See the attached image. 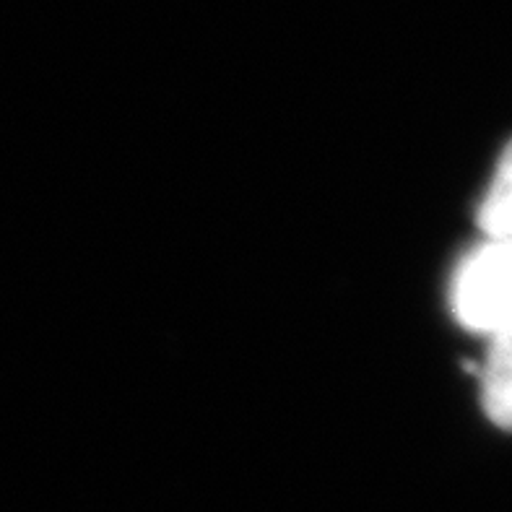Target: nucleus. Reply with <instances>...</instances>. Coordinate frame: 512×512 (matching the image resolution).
<instances>
[{"mask_svg":"<svg viewBox=\"0 0 512 512\" xmlns=\"http://www.w3.org/2000/svg\"><path fill=\"white\" fill-rule=\"evenodd\" d=\"M450 307L468 331L497 336L512 325V240H487L458 263Z\"/></svg>","mask_w":512,"mask_h":512,"instance_id":"nucleus-1","label":"nucleus"},{"mask_svg":"<svg viewBox=\"0 0 512 512\" xmlns=\"http://www.w3.org/2000/svg\"><path fill=\"white\" fill-rule=\"evenodd\" d=\"M484 411L497 427L512 429V325L492 336L487 364L481 370Z\"/></svg>","mask_w":512,"mask_h":512,"instance_id":"nucleus-2","label":"nucleus"},{"mask_svg":"<svg viewBox=\"0 0 512 512\" xmlns=\"http://www.w3.org/2000/svg\"><path fill=\"white\" fill-rule=\"evenodd\" d=\"M479 227L487 240H512V141L502 151L479 208Z\"/></svg>","mask_w":512,"mask_h":512,"instance_id":"nucleus-3","label":"nucleus"}]
</instances>
